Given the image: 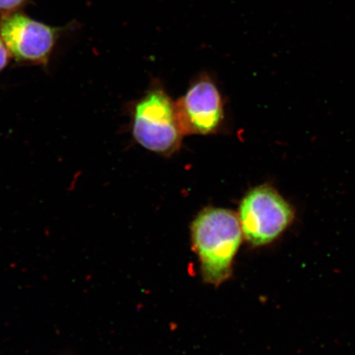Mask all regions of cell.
Wrapping results in <instances>:
<instances>
[{
    "instance_id": "cell-1",
    "label": "cell",
    "mask_w": 355,
    "mask_h": 355,
    "mask_svg": "<svg viewBox=\"0 0 355 355\" xmlns=\"http://www.w3.org/2000/svg\"><path fill=\"white\" fill-rule=\"evenodd\" d=\"M242 232L239 216L232 211L209 207L199 213L192 239L206 282L219 285L230 277Z\"/></svg>"
},
{
    "instance_id": "cell-3",
    "label": "cell",
    "mask_w": 355,
    "mask_h": 355,
    "mask_svg": "<svg viewBox=\"0 0 355 355\" xmlns=\"http://www.w3.org/2000/svg\"><path fill=\"white\" fill-rule=\"evenodd\" d=\"M294 210L282 195L268 185L248 192L239 207L244 237L255 246L272 242L291 224Z\"/></svg>"
},
{
    "instance_id": "cell-7",
    "label": "cell",
    "mask_w": 355,
    "mask_h": 355,
    "mask_svg": "<svg viewBox=\"0 0 355 355\" xmlns=\"http://www.w3.org/2000/svg\"><path fill=\"white\" fill-rule=\"evenodd\" d=\"M11 55L8 51L6 43L0 35V73L6 68L11 59Z\"/></svg>"
},
{
    "instance_id": "cell-4",
    "label": "cell",
    "mask_w": 355,
    "mask_h": 355,
    "mask_svg": "<svg viewBox=\"0 0 355 355\" xmlns=\"http://www.w3.org/2000/svg\"><path fill=\"white\" fill-rule=\"evenodd\" d=\"M63 28L31 19L21 11L0 15V35L17 63L46 65Z\"/></svg>"
},
{
    "instance_id": "cell-6",
    "label": "cell",
    "mask_w": 355,
    "mask_h": 355,
    "mask_svg": "<svg viewBox=\"0 0 355 355\" xmlns=\"http://www.w3.org/2000/svg\"><path fill=\"white\" fill-rule=\"evenodd\" d=\"M30 0H0V15L21 11Z\"/></svg>"
},
{
    "instance_id": "cell-5",
    "label": "cell",
    "mask_w": 355,
    "mask_h": 355,
    "mask_svg": "<svg viewBox=\"0 0 355 355\" xmlns=\"http://www.w3.org/2000/svg\"><path fill=\"white\" fill-rule=\"evenodd\" d=\"M184 133L208 135L215 132L223 119V105L215 84L206 76L198 80L176 104Z\"/></svg>"
},
{
    "instance_id": "cell-2",
    "label": "cell",
    "mask_w": 355,
    "mask_h": 355,
    "mask_svg": "<svg viewBox=\"0 0 355 355\" xmlns=\"http://www.w3.org/2000/svg\"><path fill=\"white\" fill-rule=\"evenodd\" d=\"M132 133L137 143L154 153L171 154L179 148L184 132L176 105L165 92H150L139 102Z\"/></svg>"
}]
</instances>
